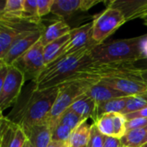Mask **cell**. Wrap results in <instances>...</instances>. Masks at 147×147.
<instances>
[{
  "mask_svg": "<svg viewBox=\"0 0 147 147\" xmlns=\"http://www.w3.org/2000/svg\"><path fill=\"white\" fill-rule=\"evenodd\" d=\"M59 94V87L46 90H28L19 98L14 109L6 116L9 121L20 126L24 132L30 127L47 122L52 108Z\"/></svg>",
  "mask_w": 147,
  "mask_h": 147,
  "instance_id": "obj_1",
  "label": "cell"
},
{
  "mask_svg": "<svg viewBox=\"0 0 147 147\" xmlns=\"http://www.w3.org/2000/svg\"><path fill=\"white\" fill-rule=\"evenodd\" d=\"M135 63L93 65L85 73L96 78L98 84L113 88L127 96H144L147 93V80L142 68Z\"/></svg>",
  "mask_w": 147,
  "mask_h": 147,
  "instance_id": "obj_2",
  "label": "cell"
},
{
  "mask_svg": "<svg viewBox=\"0 0 147 147\" xmlns=\"http://www.w3.org/2000/svg\"><path fill=\"white\" fill-rule=\"evenodd\" d=\"M94 47H84L73 53L63 55L46 65L34 82L36 90L59 87L73 78L85 75L84 72L94 65L91 57V49Z\"/></svg>",
  "mask_w": 147,
  "mask_h": 147,
  "instance_id": "obj_3",
  "label": "cell"
},
{
  "mask_svg": "<svg viewBox=\"0 0 147 147\" xmlns=\"http://www.w3.org/2000/svg\"><path fill=\"white\" fill-rule=\"evenodd\" d=\"M142 36L116 40L95 46L91 49V57L94 65L135 63L144 59L141 50Z\"/></svg>",
  "mask_w": 147,
  "mask_h": 147,
  "instance_id": "obj_4",
  "label": "cell"
},
{
  "mask_svg": "<svg viewBox=\"0 0 147 147\" xmlns=\"http://www.w3.org/2000/svg\"><path fill=\"white\" fill-rule=\"evenodd\" d=\"M96 84H98V81L96 78L85 73L84 76L73 78L59 86V94L47 120L51 129L53 128L59 116L65 112L78 97L87 93L88 90Z\"/></svg>",
  "mask_w": 147,
  "mask_h": 147,
  "instance_id": "obj_5",
  "label": "cell"
},
{
  "mask_svg": "<svg viewBox=\"0 0 147 147\" xmlns=\"http://www.w3.org/2000/svg\"><path fill=\"white\" fill-rule=\"evenodd\" d=\"M127 22L124 15L117 9L108 7L94 17L91 38L96 45L104 43L105 40Z\"/></svg>",
  "mask_w": 147,
  "mask_h": 147,
  "instance_id": "obj_6",
  "label": "cell"
},
{
  "mask_svg": "<svg viewBox=\"0 0 147 147\" xmlns=\"http://www.w3.org/2000/svg\"><path fill=\"white\" fill-rule=\"evenodd\" d=\"M26 81L25 74L15 65H9V71L3 84L0 87V110L15 105L19 100L22 86Z\"/></svg>",
  "mask_w": 147,
  "mask_h": 147,
  "instance_id": "obj_7",
  "label": "cell"
},
{
  "mask_svg": "<svg viewBox=\"0 0 147 147\" xmlns=\"http://www.w3.org/2000/svg\"><path fill=\"white\" fill-rule=\"evenodd\" d=\"M12 65L20 69L25 74L26 79H32L34 82L46 67L44 46L40 40L22 54Z\"/></svg>",
  "mask_w": 147,
  "mask_h": 147,
  "instance_id": "obj_8",
  "label": "cell"
},
{
  "mask_svg": "<svg viewBox=\"0 0 147 147\" xmlns=\"http://www.w3.org/2000/svg\"><path fill=\"white\" fill-rule=\"evenodd\" d=\"M43 30L44 28H41L21 34L11 45L4 58L0 59V61L5 63L7 65H12L22 54L40 40Z\"/></svg>",
  "mask_w": 147,
  "mask_h": 147,
  "instance_id": "obj_9",
  "label": "cell"
},
{
  "mask_svg": "<svg viewBox=\"0 0 147 147\" xmlns=\"http://www.w3.org/2000/svg\"><path fill=\"white\" fill-rule=\"evenodd\" d=\"M0 147H22L28 138L23 129L2 115L0 128Z\"/></svg>",
  "mask_w": 147,
  "mask_h": 147,
  "instance_id": "obj_10",
  "label": "cell"
},
{
  "mask_svg": "<svg viewBox=\"0 0 147 147\" xmlns=\"http://www.w3.org/2000/svg\"><path fill=\"white\" fill-rule=\"evenodd\" d=\"M93 22L85 23L78 28H72L70 32L71 40L66 47L65 55L73 53L88 46H96L91 38Z\"/></svg>",
  "mask_w": 147,
  "mask_h": 147,
  "instance_id": "obj_11",
  "label": "cell"
},
{
  "mask_svg": "<svg viewBox=\"0 0 147 147\" xmlns=\"http://www.w3.org/2000/svg\"><path fill=\"white\" fill-rule=\"evenodd\" d=\"M100 3L98 0H54L52 13L59 17H67L77 11H85Z\"/></svg>",
  "mask_w": 147,
  "mask_h": 147,
  "instance_id": "obj_12",
  "label": "cell"
},
{
  "mask_svg": "<svg viewBox=\"0 0 147 147\" xmlns=\"http://www.w3.org/2000/svg\"><path fill=\"white\" fill-rule=\"evenodd\" d=\"M108 7L119 9L127 22L135 18H144L147 16V0H115L109 3Z\"/></svg>",
  "mask_w": 147,
  "mask_h": 147,
  "instance_id": "obj_13",
  "label": "cell"
},
{
  "mask_svg": "<svg viewBox=\"0 0 147 147\" xmlns=\"http://www.w3.org/2000/svg\"><path fill=\"white\" fill-rule=\"evenodd\" d=\"M25 134L34 147H47L52 141V129L47 122L32 127Z\"/></svg>",
  "mask_w": 147,
  "mask_h": 147,
  "instance_id": "obj_14",
  "label": "cell"
},
{
  "mask_svg": "<svg viewBox=\"0 0 147 147\" xmlns=\"http://www.w3.org/2000/svg\"><path fill=\"white\" fill-rule=\"evenodd\" d=\"M70 40L71 34L69 33L44 47V60L46 65L65 55V49Z\"/></svg>",
  "mask_w": 147,
  "mask_h": 147,
  "instance_id": "obj_15",
  "label": "cell"
},
{
  "mask_svg": "<svg viewBox=\"0 0 147 147\" xmlns=\"http://www.w3.org/2000/svg\"><path fill=\"white\" fill-rule=\"evenodd\" d=\"M96 104L97 103L85 93L78 97L68 109L78 114L84 119L88 120L89 118H92L95 121Z\"/></svg>",
  "mask_w": 147,
  "mask_h": 147,
  "instance_id": "obj_16",
  "label": "cell"
},
{
  "mask_svg": "<svg viewBox=\"0 0 147 147\" xmlns=\"http://www.w3.org/2000/svg\"><path fill=\"white\" fill-rule=\"evenodd\" d=\"M71 30V29L69 24L65 21L59 20L57 22H53L52 24L47 26L46 28H44L41 38H40V41L42 45L45 47L47 44L69 34Z\"/></svg>",
  "mask_w": 147,
  "mask_h": 147,
  "instance_id": "obj_17",
  "label": "cell"
},
{
  "mask_svg": "<svg viewBox=\"0 0 147 147\" xmlns=\"http://www.w3.org/2000/svg\"><path fill=\"white\" fill-rule=\"evenodd\" d=\"M90 97H91L96 103L109 101L112 99L121 98L124 96H127L123 92H121L117 90H115L113 88L96 84L93 85L86 93Z\"/></svg>",
  "mask_w": 147,
  "mask_h": 147,
  "instance_id": "obj_18",
  "label": "cell"
},
{
  "mask_svg": "<svg viewBox=\"0 0 147 147\" xmlns=\"http://www.w3.org/2000/svg\"><path fill=\"white\" fill-rule=\"evenodd\" d=\"M24 0H6L0 10V20L23 19Z\"/></svg>",
  "mask_w": 147,
  "mask_h": 147,
  "instance_id": "obj_19",
  "label": "cell"
},
{
  "mask_svg": "<svg viewBox=\"0 0 147 147\" xmlns=\"http://www.w3.org/2000/svg\"><path fill=\"white\" fill-rule=\"evenodd\" d=\"M127 97L128 96L97 103L96 111V121L100 116L105 114H109V113H121V112L126 107Z\"/></svg>",
  "mask_w": 147,
  "mask_h": 147,
  "instance_id": "obj_20",
  "label": "cell"
},
{
  "mask_svg": "<svg viewBox=\"0 0 147 147\" xmlns=\"http://www.w3.org/2000/svg\"><path fill=\"white\" fill-rule=\"evenodd\" d=\"M91 126L84 120L76 129L72 131L69 146L70 147H84L88 146L90 138Z\"/></svg>",
  "mask_w": 147,
  "mask_h": 147,
  "instance_id": "obj_21",
  "label": "cell"
},
{
  "mask_svg": "<svg viewBox=\"0 0 147 147\" xmlns=\"http://www.w3.org/2000/svg\"><path fill=\"white\" fill-rule=\"evenodd\" d=\"M147 135V127L127 131L121 137V145L127 147H141L145 145Z\"/></svg>",
  "mask_w": 147,
  "mask_h": 147,
  "instance_id": "obj_22",
  "label": "cell"
},
{
  "mask_svg": "<svg viewBox=\"0 0 147 147\" xmlns=\"http://www.w3.org/2000/svg\"><path fill=\"white\" fill-rule=\"evenodd\" d=\"M94 123L102 134H103L104 136L114 137L113 113L105 114L100 116Z\"/></svg>",
  "mask_w": 147,
  "mask_h": 147,
  "instance_id": "obj_23",
  "label": "cell"
},
{
  "mask_svg": "<svg viewBox=\"0 0 147 147\" xmlns=\"http://www.w3.org/2000/svg\"><path fill=\"white\" fill-rule=\"evenodd\" d=\"M23 19L40 25V17L38 15L37 0H24L23 3Z\"/></svg>",
  "mask_w": 147,
  "mask_h": 147,
  "instance_id": "obj_24",
  "label": "cell"
},
{
  "mask_svg": "<svg viewBox=\"0 0 147 147\" xmlns=\"http://www.w3.org/2000/svg\"><path fill=\"white\" fill-rule=\"evenodd\" d=\"M84 120L86 119H84L82 118L81 116H79L78 114L74 113L73 111L70 110V109H67L65 112H64L60 116L59 118L57 120L56 123H61V124H64L67 127H69L72 131L74 129H76ZM55 123V125H56Z\"/></svg>",
  "mask_w": 147,
  "mask_h": 147,
  "instance_id": "obj_25",
  "label": "cell"
},
{
  "mask_svg": "<svg viewBox=\"0 0 147 147\" xmlns=\"http://www.w3.org/2000/svg\"><path fill=\"white\" fill-rule=\"evenodd\" d=\"M147 106V100L142 96H128L127 104L121 114L123 115L137 112Z\"/></svg>",
  "mask_w": 147,
  "mask_h": 147,
  "instance_id": "obj_26",
  "label": "cell"
},
{
  "mask_svg": "<svg viewBox=\"0 0 147 147\" xmlns=\"http://www.w3.org/2000/svg\"><path fill=\"white\" fill-rule=\"evenodd\" d=\"M71 134L72 130L69 127L61 123H56L52 129V140L69 143Z\"/></svg>",
  "mask_w": 147,
  "mask_h": 147,
  "instance_id": "obj_27",
  "label": "cell"
},
{
  "mask_svg": "<svg viewBox=\"0 0 147 147\" xmlns=\"http://www.w3.org/2000/svg\"><path fill=\"white\" fill-rule=\"evenodd\" d=\"M113 122H114V137L121 140V137L127 132L126 129L127 120L122 114L113 113Z\"/></svg>",
  "mask_w": 147,
  "mask_h": 147,
  "instance_id": "obj_28",
  "label": "cell"
},
{
  "mask_svg": "<svg viewBox=\"0 0 147 147\" xmlns=\"http://www.w3.org/2000/svg\"><path fill=\"white\" fill-rule=\"evenodd\" d=\"M89 147H104V135L100 133L95 123L91 125Z\"/></svg>",
  "mask_w": 147,
  "mask_h": 147,
  "instance_id": "obj_29",
  "label": "cell"
},
{
  "mask_svg": "<svg viewBox=\"0 0 147 147\" xmlns=\"http://www.w3.org/2000/svg\"><path fill=\"white\" fill-rule=\"evenodd\" d=\"M53 3L54 0H37L38 15L40 18L44 16H47L52 11Z\"/></svg>",
  "mask_w": 147,
  "mask_h": 147,
  "instance_id": "obj_30",
  "label": "cell"
},
{
  "mask_svg": "<svg viewBox=\"0 0 147 147\" xmlns=\"http://www.w3.org/2000/svg\"><path fill=\"white\" fill-rule=\"evenodd\" d=\"M147 127V119L146 118H137L133 119L130 121H127L126 123V129L127 131L133 130V129H138L142 127Z\"/></svg>",
  "mask_w": 147,
  "mask_h": 147,
  "instance_id": "obj_31",
  "label": "cell"
},
{
  "mask_svg": "<svg viewBox=\"0 0 147 147\" xmlns=\"http://www.w3.org/2000/svg\"><path fill=\"white\" fill-rule=\"evenodd\" d=\"M120 139L110 136H104V147H121Z\"/></svg>",
  "mask_w": 147,
  "mask_h": 147,
  "instance_id": "obj_32",
  "label": "cell"
},
{
  "mask_svg": "<svg viewBox=\"0 0 147 147\" xmlns=\"http://www.w3.org/2000/svg\"><path fill=\"white\" fill-rule=\"evenodd\" d=\"M124 116H125L127 121H130V120L137 119V118H146V119H147V106L146 108H144V109H142L137 112L128 114V115H126Z\"/></svg>",
  "mask_w": 147,
  "mask_h": 147,
  "instance_id": "obj_33",
  "label": "cell"
},
{
  "mask_svg": "<svg viewBox=\"0 0 147 147\" xmlns=\"http://www.w3.org/2000/svg\"><path fill=\"white\" fill-rule=\"evenodd\" d=\"M47 147H70V146H69V143H66V142L52 140Z\"/></svg>",
  "mask_w": 147,
  "mask_h": 147,
  "instance_id": "obj_34",
  "label": "cell"
},
{
  "mask_svg": "<svg viewBox=\"0 0 147 147\" xmlns=\"http://www.w3.org/2000/svg\"><path fill=\"white\" fill-rule=\"evenodd\" d=\"M141 50L145 56V59H147V35H143V39L141 41Z\"/></svg>",
  "mask_w": 147,
  "mask_h": 147,
  "instance_id": "obj_35",
  "label": "cell"
},
{
  "mask_svg": "<svg viewBox=\"0 0 147 147\" xmlns=\"http://www.w3.org/2000/svg\"><path fill=\"white\" fill-rule=\"evenodd\" d=\"M141 73H142V76L147 80V69H142Z\"/></svg>",
  "mask_w": 147,
  "mask_h": 147,
  "instance_id": "obj_36",
  "label": "cell"
},
{
  "mask_svg": "<svg viewBox=\"0 0 147 147\" xmlns=\"http://www.w3.org/2000/svg\"><path fill=\"white\" fill-rule=\"evenodd\" d=\"M22 147H34V146H32V144H31V143L27 140V141L25 142V144L23 145V146Z\"/></svg>",
  "mask_w": 147,
  "mask_h": 147,
  "instance_id": "obj_37",
  "label": "cell"
},
{
  "mask_svg": "<svg viewBox=\"0 0 147 147\" xmlns=\"http://www.w3.org/2000/svg\"><path fill=\"white\" fill-rule=\"evenodd\" d=\"M142 19H143V21H144V23L147 26V16H145L144 18H142Z\"/></svg>",
  "mask_w": 147,
  "mask_h": 147,
  "instance_id": "obj_38",
  "label": "cell"
},
{
  "mask_svg": "<svg viewBox=\"0 0 147 147\" xmlns=\"http://www.w3.org/2000/svg\"><path fill=\"white\" fill-rule=\"evenodd\" d=\"M143 96V97H144V98H145L146 100H147V93H146V95H144V96Z\"/></svg>",
  "mask_w": 147,
  "mask_h": 147,
  "instance_id": "obj_39",
  "label": "cell"
},
{
  "mask_svg": "<svg viewBox=\"0 0 147 147\" xmlns=\"http://www.w3.org/2000/svg\"><path fill=\"white\" fill-rule=\"evenodd\" d=\"M147 143V135H146V140H145V144Z\"/></svg>",
  "mask_w": 147,
  "mask_h": 147,
  "instance_id": "obj_40",
  "label": "cell"
},
{
  "mask_svg": "<svg viewBox=\"0 0 147 147\" xmlns=\"http://www.w3.org/2000/svg\"><path fill=\"white\" fill-rule=\"evenodd\" d=\"M143 147H147V143H146V144H145V145L143 146Z\"/></svg>",
  "mask_w": 147,
  "mask_h": 147,
  "instance_id": "obj_41",
  "label": "cell"
},
{
  "mask_svg": "<svg viewBox=\"0 0 147 147\" xmlns=\"http://www.w3.org/2000/svg\"><path fill=\"white\" fill-rule=\"evenodd\" d=\"M84 147H89V146H84Z\"/></svg>",
  "mask_w": 147,
  "mask_h": 147,
  "instance_id": "obj_42",
  "label": "cell"
},
{
  "mask_svg": "<svg viewBox=\"0 0 147 147\" xmlns=\"http://www.w3.org/2000/svg\"><path fill=\"white\" fill-rule=\"evenodd\" d=\"M121 147H127V146H121Z\"/></svg>",
  "mask_w": 147,
  "mask_h": 147,
  "instance_id": "obj_43",
  "label": "cell"
},
{
  "mask_svg": "<svg viewBox=\"0 0 147 147\" xmlns=\"http://www.w3.org/2000/svg\"><path fill=\"white\" fill-rule=\"evenodd\" d=\"M141 147H143V146H141Z\"/></svg>",
  "mask_w": 147,
  "mask_h": 147,
  "instance_id": "obj_44",
  "label": "cell"
}]
</instances>
